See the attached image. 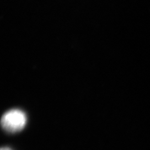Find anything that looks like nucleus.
<instances>
[{
	"instance_id": "nucleus-2",
	"label": "nucleus",
	"mask_w": 150,
	"mask_h": 150,
	"mask_svg": "<svg viewBox=\"0 0 150 150\" xmlns=\"http://www.w3.org/2000/svg\"><path fill=\"white\" fill-rule=\"evenodd\" d=\"M0 150H12V149L8 147H2V148H0Z\"/></svg>"
},
{
	"instance_id": "nucleus-1",
	"label": "nucleus",
	"mask_w": 150,
	"mask_h": 150,
	"mask_svg": "<svg viewBox=\"0 0 150 150\" xmlns=\"http://www.w3.org/2000/svg\"><path fill=\"white\" fill-rule=\"evenodd\" d=\"M26 122V115L24 112L18 109H13L2 116L0 123L6 132L15 133L24 129Z\"/></svg>"
}]
</instances>
